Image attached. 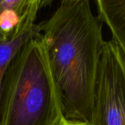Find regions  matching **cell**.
<instances>
[{
	"label": "cell",
	"instance_id": "obj_6",
	"mask_svg": "<svg viewBox=\"0 0 125 125\" xmlns=\"http://www.w3.org/2000/svg\"><path fill=\"white\" fill-rule=\"evenodd\" d=\"M39 31L35 21H31L11 37L0 35V99L4 78L11 62L21 46Z\"/></svg>",
	"mask_w": 125,
	"mask_h": 125
},
{
	"label": "cell",
	"instance_id": "obj_4",
	"mask_svg": "<svg viewBox=\"0 0 125 125\" xmlns=\"http://www.w3.org/2000/svg\"><path fill=\"white\" fill-rule=\"evenodd\" d=\"M51 0H0V35L11 37L31 21Z\"/></svg>",
	"mask_w": 125,
	"mask_h": 125
},
{
	"label": "cell",
	"instance_id": "obj_5",
	"mask_svg": "<svg viewBox=\"0 0 125 125\" xmlns=\"http://www.w3.org/2000/svg\"><path fill=\"white\" fill-rule=\"evenodd\" d=\"M100 21L109 27L113 41L125 52V0H97Z\"/></svg>",
	"mask_w": 125,
	"mask_h": 125
},
{
	"label": "cell",
	"instance_id": "obj_2",
	"mask_svg": "<svg viewBox=\"0 0 125 125\" xmlns=\"http://www.w3.org/2000/svg\"><path fill=\"white\" fill-rule=\"evenodd\" d=\"M67 119L40 31L11 62L0 99V125H62Z\"/></svg>",
	"mask_w": 125,
	"mask_h": 125
},
{
	"label": "cell",
	"instance_id": "obj_1",
	"mask_svg": "<svg viewBox=\"0 0 125 125\" xmlns=\"http://www.w3.org/2000/svg\"><path fill=\"white\" fill-rule=\"evenodd\" d=\"M89 0H63L37 24L68 120L92 125L93 94L105 42Z\"/></svg>",
	"mask_w": 125,
	"mask_h": 125
},
{
	"label": "cell",
	"instance_id": "obj_7",
	"mask_svg": "<svg viewBox=\"0 0 125 125\" xmlns=\"http://www.w3.org/2000/svg\"><path fill=\"white\" fill-rule=\"evenodd\" d=\"M62 125H90L85 123V122H79V121H73V120H68L67 119L64 123Z\"/></svg>",
	"mask_w": 125,
	"mask_h": 125
},
{
	"label": "cell",
	"instance_id": "obj_3",
	"mask_svg": "<svg viewBox=\"0 0 125 125\" xmlns=\"http://www.w3.org/2000/svg\"><path fill=\"white\" fill-rule=\"evenodd\" d=\"M91 125H125V52L111 40L101 52Z\"/></svg>",
	"mask_w": 125,
	"mask_h": 125
}]
</instances>
